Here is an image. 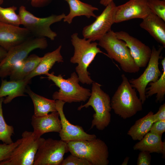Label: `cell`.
Wrapping results in <instances>:
<instances>
[{
    "instance_id": "25",
    "label": "cell",
    "mask_w": 165,
    "mask_h": 165,
    "mask_svg": "<svg viewBox=\"0 0 165 165\" xmlns=\"http://www.w3.org/2000/svg\"><path fill=\"white\" fill-rule=\"evenodd\" d=\"M154 113L149 112L145 116L136 120L130 128L127 134L134 141H140L149 132L152 124L155 122Z\"/></svg>"
},
{
    "instance_id": "27",
    "label": "cell",
    "mask_w": 165,
    "mask_h": 165,
    "mask_svg": "<svg viewBox=\"0 0 165 165\" xmlns=\"http://www.w3.org/2000/svg\"><path fill=\"white\" fill-rule=\"evenodd\" d=\"M4 98H0V141L4 143L10 144L13 142L11 137L14 134V129L12 126L8 125L4 118L2 104Z\"/></svg>"
},
{
    "instance_id": "34",
    "label": "cell",
    "mask_w": 165,
    "mask_h": 165,
    "mask_svg": "<svg viewBox=\"0 0 165 165\" xmlns=\"http://www.w3.org/2000/svg\"><path fill=\"white\" fill-rule=\"evenodd\" d=\"M153 117L155 122L165 120V103L161 105L160 107L158 112L153 114Z\"/></svg>"
},
{
    "instance_id": "3",
    "label": "cell",
    "mask_w": 165,
    "mask_h": 165,
    "mask_svg": "<svg viewBox=\"0 0 165 165\" xmlns=\"http://www.w3.org/2000/svg\"><path fill=\"white\" fill-rule=\"evenodd\" d=\"M98 41V45L106 51L108 57L119 63L123 71L130 73L139 71L140 68L136 64L126 43L118 38L113 31L110 30Z\"/></svg>"
},
{
    "instance_id": "33",
    "label": "cell",
    "mask_w": 165,
    "mask_h": 165,
    "mask_svg": "<svg viewBox=\"0 0 165 165\" xmlns=\"http://www.w3.org/2000/svg\"><path fill=\"white\" fill-rule=\"evenodd\" d=\"M138 155L137 165H150L152 158L150 153L145 151H140Z\"/></svg>"
},
{
    "instance_id": "12",
    "label": "cell",
    "mask_w": 165,
    "mask_h": 165,
    "mask_svg": "<svg viewBox=\"0 0 165 165\" xmlns=\"http://www.w3.org/2000/svg\"><path fill=\"white\" fill-rule=\"evenodd\" d=\"M116 6L112 1L95 20L90 24L85 26L82 31L84 38L91 42L98 41L111 30L114 22L115 13Z\"/></svg>"
},
{
    "instance_id": "4",
    "label": "cell",
    "mask_w": 165,
    "mask_h": 165,
    "mask_svg": "<svg viewBox=\"0 0 165 165\" xmlns=\"http://www.w3.org/2000/svg\"><path fill=\"white\" fill-rule=\"evenodd\" d=\"M92 84V91L88 101L79 107L78 110L91 106L95 113L93 116L90 129L95 127L97 130H102L111 122V100L109 95L101 89V84L94 82Z\"/></svg>"
},
{
    "instance_id": "9",
    "label": "cell",
    "mask_w": 165,
    "mask_h": 165,
    "mask_svg": "<svg viewBox=\"0 0 165 165\" xmlns=\"http://www.w3.org/2000/svg\"><path fill=\"white\" fill-rule=\"evenodd\" d=\"M21 136V142L6 159L0 162V165H33L37 150L44 138L28 131Z\"/></svg>"
},
{
    "instance_id": "2",
    "label": "cell",
    "mask_w": 165,
    "mask_h": 165,
    "mask_svg": "<svg viewBox=\"0 0 165 165\" xmlns=\"http://www.w3.org/2000/svg\"><path fill=\"white\" fill-rule=\"evenodd\" d=\"M122 82L111 100L114 113L124 119L130 118L143 109V104L125 75H121Z\"/></svg>"
},
{
    "instance_id": "1",
    "label": "cell",
    "mask_w": 165,
    "mask_h": 165,
    "mask_svg": "<svg viewBox=\"0 0 165 165\" xmlns=\"http://www.w3.org/2000/svg\"><path fill=\"white\" fill-rule=\"evenodd\" d=\"M71 38L74 53L70 59V62L78 64L75 70L79 81L83 84H92L94 81L89 75L90 73L87 71V68L98 53H102L108 57V55L97 47V43L91 42L90 40L84 38H80L78 33H73Z\"/></svg>"
},
{
    "instance_id": "11",
    "label": "cell",
    "mask_w": 165,
    "mask_h": 165,
    "mask_svg": "<svg viewBox=\"0 0 165 165\" xmlns=\"http://www.w3.org/2000/svg\"><path fill=\"white\" fill-rule=\"evenodd\" d=\"M163 48L162 46L156 49L153 46L148 66L145 71L138 78L129 80L131 86L138 92L143 104L146 99L145 92L147 85L150 82L156 81L161 75L159 68V61Z\"/></svg>"
},
{
    "instance_id": "35",
    "label": "cell",
    "mask_w": 165,
    "mask_h": 165,
    "mask_svg": "<svg viewBox=\"0 0 165 165\" xmlns=\"http://www.w3.org/2000/svg\"><path fill=\"white\" fill-rule=\"evenodd\" d=\"M31 6L35 8H41L48 5L52 0H28Z\"/></svg>"
},
{
    "instance_id": "36",
    "label": "cell",
    "mask_w": 165,
    "mask_h": 165,
    "mask_svg": "<svg viewBox=\"0 0 165 165\" xmlns=\"http://www.w3.org/2000/svg\"><path fill=\"white\" fill-rule=\"evenodd\" d=\"M8 51L0 46V63L6 56Z\"/></svg>"
},
{
    "instance_id": "15",
    "label": "cell",
    "mask_w": 165,
    "mask_h": 165,
    "mask_svg": "<svg viewBox=\"0 0 165 165\" xmlns=\"http://www.w3.org/2000/svg\"><path fill=\"white\" fill-rule=\"evenodd\" d=\"M115 32L118 38L126 43L137 65L140 68L145 67L151 54L150 48L126 32L120 31Z\"/></svg>"
},
{
    "instance_id": "16",
    "label": "cell",
    "mask_w": 165,
    "mask_h": 165,
    "mask_svg": "<svg viewBox=\"0 0 165 165\" xmlns=\"http://www.w3.org/2000/svg\"><path fill=\"white\" fill-rule=\"evenodd\" d=\"M32 36L24 28L0 22V46L7 51Z\"/></svg>"
},
{
    "instance_id": "29",
    "label": "cell",
    "mask_w": 165,
    "mask_h": 165,
    "mask_svg": "<svg viewBox=\"0 0 165 165\" xmlns=\"http://www.w3.org/2000/svg\"><path fill=\"white\" fill-rule=\"evenodd\" d=\"M147 3L151 11L165 21V1L147 0Z\"/></svg>"
},
{
    "instance_id": "41",
    "label": "cell",
    "mask_w": 165,
    "mask_h": 165,
    "mask_svg": "<svg viewBox=\"0 0 165 165\" xmlns=\"http://www.w3.org/2000/svg\"></svg>"
},
{
    "instance_id": "37",
    "label": "cell",
    "mask_w": 165,
    "mask_h": 165,
    "mask_svg": "<svg viewBox=\"0 0 165 165\" xmlns=\"http://www.w3.org/2000/svg\"><path fill=\"white\" fill-rule=\"evenodd\" d=\"M113 0H100V3L105 6H107Z\"/></svg>"
},
{
    "instance_id": "28",
    "label": "cell",
    "mask_w": 165,
    "mask_h": 165,
    "mask_svg": "<svg viewBox=\"0 0 165 165\" xmlns=\"http://www.w3.org/2000/svg\"><path fill=\"white\" fill-rule=\"evenodd\" d=\"M16 9L17 7L14 6L3 8L0 5V22L19 26L21 25L20 19L19 14L16 12Z\"/></svg>"
},
{
    "instance_id": "40",
    "label": "cell",
    "mask_w": 165,
    "mask_h": 165,
    "mask_svg": "<svg viewBox=\"0 0 165 165\" xmlns=\"http://www.w3.org/2000/svg\"><path fill=\"white\" fill-rule=\"evenodd\" d=\"M164 0V1H165V0Z\"/></svg>"
},
{
    "instance_id": "24",
    "label": "cell",
    "mask_w": 165,
    "mask_h": 165,
    "mask_svg": "<svg viewBox=\"0 0 165 165\" xmlns=\"http://www.w3.org/2000/svg\"><path fill=\"white\" fill-rule=\"evenodd\" d=\"M25 93L30 97L33 103L34 116H43L49 112L57 111L55 100L49 99L36 94L31 90L28 85Z\"/></svg>"
},
{
    "instance_id": "5",
    "label": "cell",
    "mask_w": 165,
    "mask_h": 165,
    "mask_svg": "<svg viewBox=\"0 0 165 165\" xmlns=\"http://www.w3.org/2000/svg\"><path fill=\"white\" fill-rule=\"evenodd\" d=\"M46 75V78L52 81L59 88L58 91L55 92L53 94V100L68 103L84 102L91 95L90 89L79 85L78 76L75 72L72 73L70 77L67 79H64L61 75H55L54 72L48 73Z\"/></svg>"
},
{
    "instance_id": "6",
    "label": "cell",
    "mask_w": 165,
    "mask_h": 165,
    "mask_svg": "<svg viewBox=\"0 0 165 165\" xmlns=\"http://www.w3.org/2000/svg\"><path fill=\"white\" fill-rule=\"evenodd\" d=\"M69 152L85 159L92 165H108L109 152L105 143L97 138L91 140H78L67 142Z\"/></svg>"
},
{
    "instance_id": "26",
    "label": "cell",
    "mask_w": 165,
    "mask_h": 165,
    "mask_svg": "<svg viewBox=\"0 0 165 165\" xmlns=\"http://www.w3.org/2000/svg\"><path fill=\"white\" fill-rule=\"evenodd\" d=\"M163 72L160 77L155 82L148 83L150 87L146 89L145 94L146 98L156 94V102L161 103L164 99L165 95V58L162 60Z\"/></svg>"
},
{
    "instance_id": "23",
    "label": "cell",
    "mask_w": 165,
    "mask_h": 165,
    "mask_svg": "<svg viewBox=\"0 0 165 165\" xmlns=\"http://www.w3.org/2000/svg\"><path fill=\"white\" fill-rule=\"evenodd\" d=\"M69 5L70 12L66 15L63 20L69 24H71L73 18L76 16H85L89 18L91 17L96 18L97 16L94 12L97 10V8L83 2L80 0H65Z\"/></svg>"
},
{
    "instance_id": "30",
    "label": "cell",
    "mask_w": 165,
    "mask_h": 165,
    "mask_svg": "<svg viewBox=\"0 0 165 165\" xmlns=\"http://www.w3.org/2000/svg\"><path fill=\"white\" fill-rule=\"evenodd\" d=\"M21 138L10 144H0V162L6 159L14 149L20 143Z\"/></svg>"
},
{
    "instance_id": "14",
    "label": "cell",
    "mask_w": 165,
    "mask_h": 165,
    "mask_svg": "<svg viewBox=\"0 0 165 165\" xmlns=\"http://www.w3.org/2000/svg\"><path fill=\"white\" fill-rule=\"evenodd\" d=\"M147 0H130L124 4L116 6L115 23L133 19L144 18L152 12L148 5Z\"/></svg>"
},
{
    "instance_id": "21",
    "label": "cell",
    "mask_w": 165,
    "mask_h": 165,
    "mask_svg": "<svg viewBox=\"0 0 165 165\" xmlns=\"http://www.w3.org/2000/svg\"><path fill=\"white\" fill-rule=\"evenodd\" d=\"M133 146L135 150L145 151L152 153H157L165 156V142L162 140V136L150 132Z\"/></svg>"
},
{
    "instance_id": "31",
    "label": "cell",
    "mask_w": 165,
    "mask_h": 165,
    "mask_svg": "<svg viewBox=\"0 0 165 165\" xmlns=\"http://www.w3.org/2000/svg\"><path fill=\"white\" fill-rule=\"evenodd\" d=\"M61 165H92L87 160L71 154L64 159Z\"/></svg>"
},
{
    "instance_id": "22",
    "label": "cell",
    "mask_w": 165,
    "mask_h": 165,
    "mask_svg": "<svg viewBox=\"0 0 165 165\" xmlns=\"http://www.w3.org/2000/svg\"><path fill=\"white\" fill-rule=\"evenodd\" d=\"M42 58L35 54H32L16 64L10 75L11 80L24 79L36 67Z\"/></svg>"
},
{
    "instance_id": "32",
    "label": "cell",
    "mask_w": 165,
    "mask_h": 165,
    "mask_svg": "<svg viewBox=\"0 0 165 165\" xmlns=\"http://www.w3.org/2000/svg\"><path fill=\"white\" fill-rule=\"evenodd\" d=\"M149 132L162 136L165 132V120H160L154 122L151 126Z\"/></svg>"
},
{
    "instance_id": "10",
    "label": "cell",
    "mask_w": 165,
    "mask_h": 165,
    "mask_svg": "<svg viewBox=\"0 0 165 165\" xmlns=\"http://www.w3.org/2000/svg\"><path fill=\"white\" fill-rule=\"evenodd\" d=\"M68 152L67 142L44 139L37 150L33 165H61L64 154Z\"/></svg>"
},
{
    "instance_id": "13",
    "label": "cell",
    "mask_w": 165,
    "mask_h": 165,
    "mask_svg": "<svg viewBox=\"0 0 165 165\" xmlns=\"http://www.w3.org/2000/svg\"><path fill=\"white\" fill-rule=\"evenodd\" d=\"M56 108L59 113L61 128L59 133L61 140L67 142L78 140H91L97 138L94 134H89L85 132L82 127L71 124L67 119L63 111L65 103L59 100H56Z\"/></svg>"
},
{
    "instance_id": "18",
    "label": "cell",
    "mask_w": 165,
    "mask_h": 165,
    "mask_svg": "<svg viewBox=\"0 0 165 165\" xmlns=\"http://www.w3.org/2000/svg\"><path fill=\"white\" fill-rule=\"evenodd\" d=\"M31 80L25 79L18 80L7 81L2 79L0 87V98L6 96L3 103L7 104L18 97L26 96L25 90Z\"/></svg>"
},
{
    "instance_id": "19",
    "label": "cell",
    "mask_w": 165,
    "mask_h": 165,
    "mask_svg": "<svg viewBox=\"0 0 165 165\" xmlns=\"http://www.w3.org/2000/svg\"><path fill=\"white\" fill-rule=\"evenodd\" d=\"M142 20L140 24V27L147 31L165 47V21L152 12Z\"/></svg>"
},
{
    "instance_id": "7",
    "label": "cell",
    "mask_w": 165,
    "mask_h": 165,
    "mask_svg": "<svg viewBox=\"0 0 165 165\" xmlns=\"http://www.w3.org/2000/svg\"><path fill=\"white\" fill-rule=\"evenodd\" d=\"M48 45L46 38L32 36L11 48L0 63V78L9 76L15 65L26 58L31 51L45 49Z\"/></svg>"
},
{
    "instance_id": "17",
    "label": "cell",
    "mask_w": 165,
    "mask_h": 165,
    "mask_svg": "<svg viewBox=\"0 0 165 165\" xmlns=\"http://www.w3.org/2000/svg\"><path fill=\"white\" fill-rule=\"evenodd\" d=\"M31 124L33 129V134L38 137H41L47 133H59L61 128L59 113L57 111L41 116L33 115Z\"/></svg>"
},
{
    "instance_id": "20",
    "label": "cell",
    "mask_w": 165,
    "mask_h": 165,
    "mask_svg": "<svg viewBox=\"0 0 165 165\" xmlns=\"http://www.w3.org/2000/svg\"><path fill=\"white\" fill-rule=\"evenodd\" d=\"M61 45L54 50L46 53L35 68L25 77L24 79L31 80L35 76L42 75H46L49 71L56 62H63V58L61 53Z\"/></svg>"
},
{
    "instance_id": "39",
    "label": "cell",
    "mask_w": 165,
    "mask_h": 165,
    "mask_svg": "<svg viewBox=\"0 0 165 165\" xmlns=\"http://www.w3.org/2000/svg\"><path fill=\"white\" fill-rule=\"evenodd\" d=\"M4 0H0V5H1L3 2Z\"/></svg>"
},
{
    "instance_id": "8",
    "label": "cell",
    "mask_w": 165,
    "mask_h": 165,
    "mask_svg": "<svg viewBox=\"0 0 165 165\" xmlns=\"http://www.w3.org/2000/svg\"><path fill=\"white\" fill-rule=\"evenodd\" d=\"M18 14L21 25H23L33 36L47 38L51 40H54L57 35L51 30V25L61 21L66 16L64 13H62L58 15L52 14L45 17H38L28 10L24 6L19 7Z\"/></svg>"
},
{
    "instance_id": "38",
    "label": "cell",
    "mask_w": 165,
    "mask_h": 165,
    "mask_svg": "<svg viewBox=\"0 0 165 165\" xmlns=\"http://www.w3.org/2000/svg\"><path fill=\"white\" fill-rule=\"evenodd\" d=\"M130 158L128 156L126 157L124 159L123 163L121 164V165H127L128 164Z\"/></svg>"
}]
</instances>
